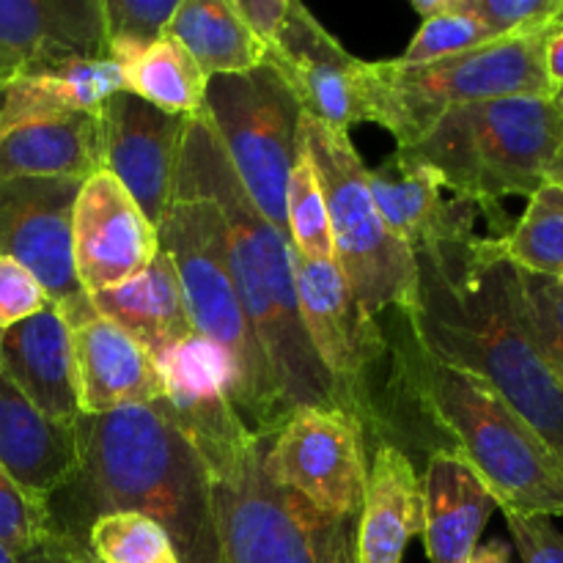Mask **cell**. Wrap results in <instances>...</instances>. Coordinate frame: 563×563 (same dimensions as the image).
Here are the masks:
<instances>
[{
	"instance_id": "obj_1",
	"label": "cell",
	"mask_w": 563,
	"mask_h": 563,
	"mask_svg": "<svg viewBox=\"0 0 563 563\" xmlns=\"http://www.w3.org/2000/svg\"><path fill=\"white\" fill-rule=\"evenodd\" d=\"M80 467L47 500L49 533L86 544L93 522L132 511L157 522L181 563L220 561L209 471L165 399L77 418Z\"/></svg>"
},
{
	"instance_id": "obj_2",
	"label": "cell",
	"mask_w": 563,
	"mask_h": 563,
	"mask_svg": "<svg viewBox=\"0 0 563 563\" xmlns=\"http://www.w3.org/2000/svg\"><path fill=\"white\" fill-rule=\"evenodd\" d=\"M412 339L427 355L487 383L563 460V390L520 308L517 269L498 236L454 253H423Z\"/></svg>"
},
{
	"instance_id": "obj_3",
	"label": "cell",
	"mask_w": 563,
	"mask_h": 563,
	"mask_svg": "<svg viewBox=\"0 0 563 563\" xmlns=\"http://www.w3.org/2000/svg\"><path fill=\"white\" fill-rule=\"evenodd\" d=\"M176 187L209 198L218 207L236 295L289 412L300 407H339L333 383L302 324L289 236L267 223L251 201L207 110L187 124Z\"/></svg>"
},
{
	"instance_id": "obj_4",
	"label": "cell",
	"mask_w": 563,
	"mask_h": 563,
	"mask_svg": "<svg viewBox=\"0 0 563 563\" xmlns=\"http://www.w3.org/2000/svg\"><path fill=\"white\" fill-rule=\"evenodd\" d=\"M390 374L394 416L416 418L423 440L427 427L438 429L443 449L465 456L500 511L563 517V460L487 383L427 355L410 324L390 344Z\"/></svg>"
},
{
	"instance_id": "obj_5",
	"label": "cell",
	"mask_w": 563,
	"mask_h": 563,
	"mask_svg": "<svg viewBox=\"0 0 563 563\" xmlns=\"http://www.w3.org/2000/svg\"><path fill=\"white\" fill-rule=\"evenodd\" d=\"M563 146V110L555 97H509L451 108L399 148L438 174L443 187L482 209L489 236H506L504 198H531L553 174Z\"/></svg>"
},
{
	"instance_id": "obj_6",
	"label": "cell",
	"mask_w": 563,
	"mask_h": 563,
	"mask_svg": "<svg viewBox=\"0 0 563 563\" xmlns=\"http://www.w3.org/2000/svg\"><path fill=\"white\" fill-rule=\"evenodd\" d=\"M157 234L159 247L179 275L192 333L229 357L231 405L253 434L269 440L291 412L236 295L218 207L209 198L176 187Z\"/></svg>"
},
{
	"instance_id": "obj_7",
	"label": "cell",
	"mask_w": 563,
	"mask_h": 563,
	"mask_svg": "<svg viewBox=\"0 0 563 563\" xmlns=\"http://www.w3.org/2000/svg\"><path fill=\"white\" fill-rule=\"evenodd\" d=\"M550 33H522L482 44L467 53L407 66L399 60H366L372 124L407 148L451 108L509 97H555L544 47Z\"/></svg>"
},
{
	"instance_id": "obj_8",
	"label": "cell",
	"mask_w": 563,
	"mask_h": 563,
	"mask_svg": "<svg viewBox=\"0 0 563 563\" xmlns=\"http://www.w3.org/2000/svg\"><path fill=\"white\" fill-rule=\"evenodd\" d=\"M300 137L317 165L328 201L335 264L346 286L372 317L418 308V264L410 247L385 225L372 190L368 168L352 146L350 132L302 115Z\"/></svg>"
},
{
	"instance_id": "obj_9",
	"label": "cell",
	"mask_w": 563,
	"mask_h": 563,
	"mask_svg": "<svg viewBox=\"0 0 563 563\" xmlns=\"http://www.w3.org/2000/svg\"><path fill=\"white\" fill-rule=\"evenodd\" d=\"M264 443H245L207 462L223 563H333L350 522H330L264 473Z\"/></svg>"
},
{
	"instance_id": "obj_10",
	"label": "cell",
	"mask_w": 563,
	"mask_h": 563,
	"mask_svg": "<svg viewBox=\"0 0 563 563\" xmlns=\"http://www.w3.org/2000/svg\"><path fill=\"white\" fill-rule=\"evenodd\" d=\"M209 121L242 187L284 236L286 187L300 152L302 110L269 66L212 77L203 99Z\"/></svg>"
},
{
	"instance_id": "obj_11",
	"label": "cell",
	"mask_w": 563,
	"mask_h": 563,
	"mask_svg": "<svg viewBox=\"0 0 563 563\" xmlns=\"http://www.w3.org/2000/svg\"><path fill=\"white\" fill-rule=\"evenodd\" d=\"M297 302L308 341L333 383L339 410L377 438L374 374L388 361L390 339L346 286L335 262H311L291 251Z\"/></svg>"
},
{
	"instance_id": "obj_12",
	"label": "cell",
	"mask_w": 563,
	"mask_h": 563,
	"mask_svg": "<svg viewBox=\"0 0 563 563\" xmlns=\"http://www.w3.org/2000/svg\"><path fill=\"white\" fill-rule=\"evenodd\" d=\"M264 473L330 522H357L366 498V429L339 407H300L264 443Z\"/></svg>"
},
{
	"instance_id": "obj_13",
	"label": "cell",
	"mask_w": 563,
	"mask_h": 563,
	"mask_svg": "<svg viewBox=\"0 0 563 563\" xmlns=\"http://www.w3.org/2000/svg\"><path fill=\"white\" fill-rule=\"evenodd\" d=\"M264 66L280 77L308 119L344 132L372 121L366 60L346 53L306 5L291 0L284 27L264 47Z\"/></svg>"
},
{
	"instance_id": "obj_14",
	"label": "cell",
	"mask_w": 563,
	"mask_h": 563,
	"mask_svg": "<svg viewBox=\"0 0 563 563\" xmlns=\"http://www.w3.org/2000/svg\"><path fill=\"white\" fill-rule=\"evenodd\" d=\"M102 170H108L159 229L176 192L181 143L190 119L165 113L135 93L119 91L99 108Z\"/></svg>"
},
{
	"instance_id": "obj_15",
	"label": "cell",
	"mask_w": 563,
	"mask_h": 563,
	"mask_svg": "<svg viewBox=\"0 0 563 563\" xmlns=\"http://www.w3.org/2000/svg\"><path fill=\"white\" fill-rule=\"evenodd\" d=\"M157 253V229L108 170L82 181L71 209V262L86 295L119 289Z\"/></svg>"
},
{
	"instance_id": "obj_16",
	"label": "cell",
	"mask_w": 563,
	"mask_h": 563,
	"mask_svg": "<svg viewBox=\"0 0 563 563\" xmlns=\"http://www.w3.org/2000/svg\"><path fill=\"white\" fill-rule=\"evenodd\" d=\"M82 181H0V256L36 275L55 306L80 295L71 262V209Z\"/></svg>"
},
{
	"instance_id": "obj_17",
	"label": "cell",
	"mask_w": 563,
	"mask_h": 563,
	"mask_svg": "<svg viewBox=\"0 0 563 563\" xmlns=\"http://www.w3.org/2000/svg\"><path fill=\"white\" fill-rule=\"evenodd\" d=\"M368 190L385 225L405 242L412 256L454 253L476 245L482 209L443 187L432 168L396 148L368 168Z\"/></svg>"
},
{
	"instance_id": "obj_18",
	"label": "cell",
	"mask_w": 563,
	"mask_h": 563,
	"mask_svg": "<svg viewBox=\"0 0 563 563\" xmlns=\"http://www.w3.org/2000/svg\"><path fill=\"white\" fill-rule=\"evenodd\" d=\"M58 311L69 328L80 416H104L163 399L157 361L119 324L104 319L86 291L60 302Z\"/></svg>"
},
{
	"instance_id": "obj_19",
	"label": "cell",
	"mask_w": 563,
	"mask_h": 563,
	"mask_svg": "<svg viewBox=\"0 0 563 563\" xmlns=\"http://www.w3.org/2000/svg\"><path fill=\"white\" fill-rule=\"evenodd\" d=\"M163 399L203 465L251 438V427L229 399V357L192 333L157 357Z\"/></svg>"
},
{
	"instance_id": "obj_20",
	"label": "cell",
	"mask_w": 563,
	"mask_h": 563,
	"mask_svg": "<svg viewBox=\"0 0 563 563\" xmlns=\"http://www.w3.org/2000/svg\"><path fill=\"white\" fill-rule=\"evenodd\" d=\"M0 467L31 500H47L80 467L77 423L53 421L38 412L0 374Z\"/></svg>"
},
{
	"instance_id": "obj_21",
	"label": "cell",
	"mask_w": 563,
	"mask_h": 563,
	"mask_svg": "<svg viewBox=\"0 0 563 563\" xmlns=\"http://www.w3.org/2000/svg\"><path fill=\"white\" fill-rule=\"evenodd\" d=\"M0 374L53 421L80 418L69 328L55 302L0 333Z\"/></svg>"
},
{
	"instance_id": "obj_22",
	"label": "cell",
	"mask_w": 563,
	"mask_h": 563,
	"mask_svg": "<svg viewBox=\"0 0 563 563\" xmlns=\"http://www.w3.org/2000/svg\"><path fill=\"white\" fill-rule=\"evenodd\" d=\"M423 550L429 563H465L478 548L489 517L495 515L493 493L465 456L451 449L429 454L421 478Z\"/></svg>"
},
{
	"instance_id": "obj_23",
	"label": "cell",
	"mask_w": 563,
	"mask_h": 563,
	"mask_svg": "<svg viewBox=\"0 0 563 563\" xmlns=\"http://www.w3.org/2000/svg\"><path fill=\"white\" fill-rule=\"evenodd\" d=\"M423 531L421 476L399 445L379 443L368 462L366 498L355 526V563H401Z\"/></svg>"
},
{
	"instance_id": "obj_24",
	"label": "cell",
	"mask_w": 563,
	"mask_h": 563,
	"mask_svg": "<svg viewBox=\"0 0 563 563\" xmlns=\"http://www.w3.org/2000/svg\"><path fill=\"white\" fill-rule=\"evenodd\" d=\"M0 47L27 66L108 58L102 0H0Z\"/></svg>"
},
{
	"instance_id": "obj_25",
	"label": "cell",
	"mask_w": 563,
	"mask_h": 563,
	"mask_svg": "<svg viewBox=\"0 0 563 563\" xmlns=\"http://www.w3.org/2000/svg\"><path fill=\"white\" fill-rule=\"evenodd\" d=\"M102 170V119L69 113L0 130V181L75 179Z\"/></svg>"
},
{
	"instance_id": "obj_26",
	"label": "cell",
	"mask_w": 563,
	"mask_h": 563,
	"mask_svg": "<svg viewBox=\"0 0 563 563\" xmlns=\"http://www.w3.org/2000/svg\"><path fill=\"white\" fill-rule=\"evenodd\" d=\"M124 91L119 66L110 58H71L27 66L5 86L0 130L33 119L69 113H99L113 93Z\"/></svg>"
},
{
	"instance_id": "obj_27",
	"label": "cell",
	"mask_w": 563,
	"mask_h": 563,
	"mask_svg": "<svg viewBox=\"0 0 563 563\" xmlns=\"http://www.w3.org/2000/svg\"><path fill=\"white\" fill-rule=\"evenodd\" d=\"M88 297L104 319L132 335L154 361L192 335L179 275L163 247L137 278L126 280L119 289Z\"/></svg>"
},
{
	"instance_id": "obj_28",
	"label": "cell",
	"mask_w": 563,
	"mask_h": 563,
	"mask_svg": "<svg viewBox=\"0 0 563 563\" xmlns=\"http://www.w3.org/2000/svg\"><path fill=\"white\" fill-rule=\"evenodd\" d=\"M168 33L212 77L245 75L264 64V44L236 14L234 0H179Z\"/></svg>"
},
{
	"instance_id": "obj_29",
	"label": "cell",
	"mask_w": 563,
	"mask_h": 563,
	"mask_svg": "<svg viewBox=\"0 0 563 563\" xmlns=\"http://www.w3.org/2000/svg\"><path fill=\"white\" fill-rule=\"evenodd\" d=\"M124 91L135 93L143 102L174 115L192 119L203 110L207 99V75L198 69L192 55L170 33L141 49L115 55Z\"/></svg>"
},
{
	"instance_id": "obj_30",
	"label": "cell",
	"mask_w": 563,
	"mask_h": 563,
	"mask_svg": "<svg viewBox=\"0 0 563 563\" xmlns=\"http://www.w3.org/2000/svg\"><path fill=\"white\" fill-rule=\"evenodd\" d=\"M498 251L520 273L563 280V190L555 181L528 198L522 218L498 240Z\"/></svg>"
},
{
	"instance_id": "obj_31",
	"label": "cell",
	"mask_w": 563,
	"mask_h": 563,
	"mask_svg": "<svg viewBox=\"0 0 563 563\" xmlns=\"http://www.w3.org/2000/svg\"><path fill=\"white\" fill-rule=\"evenodd\" d=\"M286 231H289V245L297 256L311 258V262H335L328 201L319 185L317 165L302 137L289 187H286Z\"/></svg>"
},
{
	"instance_id": "obj_32",
	"label": "cell",
	"mask_w": 563,
	"mask_h": 563,
	"mask_svg": "<svg viewBox=\"0 0 563 563\" xmlns=\"http://www.w3.org/2000/svg\"><path fill=\"white\" fill-rule=\"evenodd\" d=\"M86 548L97 563H181L168 533L132 511L99 517L88 531Z\"/></svg>"
},
{
	"instance_id": "obj_33",
	"label": "cell",
	"mask_w": 563,
	"mask_h": 563,
	"mask_svg": "<svg viewBox=\"0 0 563 563\" xmlns=\"http://www.w3.org/2000/svg\"><path fill=\"white\" fill-rule=\"evenodd\" d=\"M517 286L528 330L563 390V280L517 269Z\"/></svg>"
},
{
	"instance_id": "obj_34",
	"label": "cell",
	"mask_w": 563,
	"mask_h": 563,
	"mask_svg": "<svg viewBox=\"0 0 563 563\" xmlns=\"http://www.w3.org/2000/svg\"><path fill=\"white\" fill-rule=\"evenodd\" d=\"M495 38L504 36H495L489 27H484L473 16L454 11L451 0H445L443 14L432 16V20H421L418 33L410 38L407 49L396 60L407 66L434 64V60L467 53V49H476L482 44L495 42Z\"/></svg>"
},
{
	"instance_id": "obj_35",
	"label": "cell",
	"mask_w": 563,
	"mask_h": 563,
	"mask_svg": "<svg viewBox=\"0 0 563 563\" xmlns=\"http://www.w3.org/2000/svg\"><path fill=\"white\" fill-rule=\"evenodd\" d=\"M179 0H102L108 58L141 49L168 33Z\"/></svg>"
},
{
	"instance_id": "obj_36",
	"label": "cell",
	"mask_w": 563,
	"mask_h": 563,
	"mask_svg": "<svg viewBox=\"0 0 563 563\" xmlns=\"http://www.w3.org/2000/svg\"><path fill=\"white\" fill-rule=\"evenodd\" d=\"M49 539L47 511L27 498L0 467V542L14 555H27Z\"/></svg>"
},
{
	"instance_id": "obj_37",
	"label": "cell",
	"mask_w": 563,
	"mask_h": 563,
	"mask_svg": "<svg viewBox=\"0 0 563 563\" xmlns=\"http://www.w3.org/2000/svg\"><path fill=\"white\" fill-rule=\"evenodd\" d=\"M49 302L53 300L31 269L16 264L14 258L0 256V333L36 317Z\"/></svg>"
},
{
	"instance_id": "obj_38",
	"label": "cell",
	"mask_w": 563,
	"mask_h": 563,
	"mask_svg": "<svg viewBox=\"0 0 563 563\" xmlns=\"http://www.w3.org/2000/svg\"><path fill=\"white\" fill-rule=\"evenodd\" d=\"M511 542L522 563H563V533L550 517H528L504 511Z\"/></svg>"
},
{
	"instance_id": "obj_39",
	"label": "cell",
	"mask_w": 563,
	"mask_h": 563,
	"mask_svg": "<svg viewBox=\"0 0 563 563\" xmlns=\"http://www.w3.org/2000/svg\"><path fill=\"white\" fill-rule=\"evenodd\" d=\"M236 14L242 16L253 36L267 47L289 16L291 0H234Z\"/></svg>"
},
{
	"instance_id": "obj_40",
	"label": "cell",
	"mask_w": 563,
	"mask_h": 563,
	"mask_svg": "<svg viewBox=\"0 0 563 563\" xmlns=\"http://www.w3.org/2000/svg\"><path fill=\"white\" fill-rule=\"evenodd\" d=\"M86 544H77L71 539L53 537L49 533L47 542L33 550V553L22 555L20 563H86Z\"/></svg>"
},
{
	"instance_id": "obj_41",
	"label": "cell",
	"mask_w": 563,
	"mask_h": 563,
	"mask_svg": "<svg viewBox=\"0 0 563 563\" xmlns=\"http://www.w3.org/2000/svg\"><path fill=\"white\" fill-rule=\"evenodd\" d=\"M544 66H548L550 86L555 93L563 91V27L553 31L548 36V47H544Z\"/></svg>"
},
{
	"instance_id": "obj_42",
	"label": "cell",
	"mask_w": 563,
	"mask_h": 563,
	"mask_svg": "<svg viewBox=\"0 0 563 563\" xmlns=\"http://www.w3.org/2000/svg\"><path fill=\"white\" fill-rule=\"evenodd\" d=\"M465 563H515V561H511L509 544L500 542V539H493V542L487 544H478Z\"/></svg>"
},
{
	"instance_id": "obj_43",
	"label": "cell",
	"mask_w": 563,
	"mask_h": 563,
	"mask_svg": "<svg viewBox=\"0 0 563 563\" xmlns=\"http://www.w3.org/2000/svg\"><path fill=\"white\" fill-rule=\"evenodd\" d=\"M25 69H27L25 58H20V55L11 53V49L0 47V88L11 86V82H14Z\"/></svg>"
},
{
	"instance_id": "obj_44",
	"label": "cell",
	"mask_w": 563,
	"mask_h": 563,
	"mask_svg": "<svg viewBox=\"0 0 563 563\" xmlns=\"http://www.w3.org/2000/svg\"><path fill=\"white\" fill-rule=\"evenodd\" d=\"M355 526L357 522H350V526L341 531L339 544H335L333 563H355Z\"/></svg>"
},
{
	"instance_id": "obj_45",
	"label": "cell",
	"mask_w": 563,
	"mask_h": 563,
	"mask_svg": "<svg viewBox=\"0 0 563 563\" xmlns=\"http://www.w3.org/2000/svg\"><path fill=\"white\" fill-rule=\"evenodd\" d=\"M550 181H555V185L563 190V146L559 152V157H555V165H553V174H550Z\"/></svg>"
},
{
	"instance_id": "obj_46",
	"label": "cell",
	"mask_w": 563,
	"mask_h": 563,
	"mask_svg": "<svg viewBox=\"0 0 563 563\" xmlns=\"http://www.w3.org/2000/svg\"><path fill=\"white\" fill-rule=\"evenodd\" d=\"M0 563H20V555H14L3 542H0Z\"/></svg>"
},
{
	"instance_id": "obj_47",
	"label": "cell",
	"mask_w": 563,
	"mask_h": 563,
	"mask_svg": "<svg viewBox=\"0 0 563 563\" xmlns=\"http://www.w3.org/2000/svg\"><path fill=\"white\" fill-rule=\"evenodd\" d=\"M3 99H5V88H0V113H3Z\"/></svg>"
},
{
	"instance_id": "obj_48",
	"label": "cell",
	"mask_w": 563,
	"mask_h": 563,
	"mask_svg": "<svg viewBox=\"0 0 563 563\" xmlns=\"http://www.w3.org/2000/svg\"><path fill=\"white\" fill-rule=\"evenodd\" d=\"M555 102L561 104V110H563V91L561 93H555Z\"/></svg>"
},
{
	"instance_id": "obj_49",
	"label": "cell",
	"mask_w": 563,
	"mask_h": 563,
	"mask_svg": "<svg viewBox=\"0 0 563 563\" xmlns=\"http://www.w3.org/2000/svg\"><path fill=\"white\" fill-rule=\"evenodd\" d=\"M86 563H97V561L91 559V553H86Z\"/></svg>"
}]
</instances>
